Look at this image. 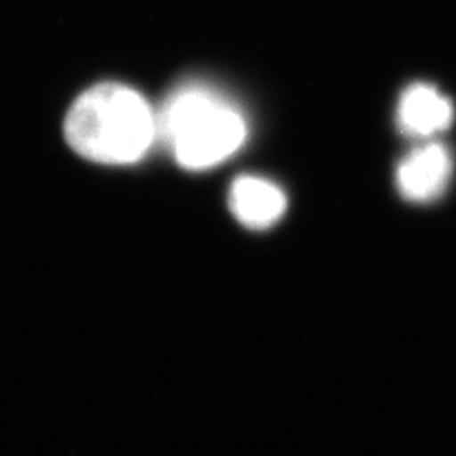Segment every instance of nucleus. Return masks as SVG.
<instances>
[{
	"mask_svg": "<svg viewBox=\"0 0 456 456\" xmlns=\"http://www.w3.org/2000/svg\"><path fill=\"white\" fill-rule=\"evenodd\" d=\"M451 177L452 156L439 142H428V145L412 149L399 162L395 171L397 191L409 202L419 204L432 202L444 194Z\"/></svg>",
	"mask_w": 456,
	"mask_h": 456,
	"instance_id": "3",
	"label": "nucleus"
},
{
	"mask_svg": "<svg viewBox=\"0 0 456 456\" xmlns=\"http://www.w3.org/2000/svg\"><path fill=\"white\" fill-rule=\"evenodd\" d=\"M228 206L232 216L253 231L274 226L288 209V196L276 183L259 175H240L234 179Z\"/></svg>",
	"mask_w": 456,
	"mask_h": 456,
	"instance_id": "4",
	"label": "nucleus"
},
{
	"mask_svg": "<svg viewBox=\"0 0 456 456\" xmlns=\"http://www.w3.org/2000/svg\"><path fill=\"white\" fill-rule=\"evenodd\" d=\"M159 137L181 167L209 169L236 154L248 139L241 110L208 84H184L159 114Z\"/></svg>",
	"mask_w": 456,
	"mask_h": 456,
	"instance_id": "2",
	"label": "nucleus"
},
{
	"mask_svg": "<svg viewBox=\"0 0 456 456\" xmlns=\"http://www.w3.org/2000/svg\"><path fill=\"white\" fill-rule=\"evenodd\" d=\"M454 109L430 84H412L399 97L397 126L409 137H432L451 126Z\"/></svg>",
	"mask_w": 456,
	"mask_h": 456,
	"instance_id": "5",
	"label": "nucleus"
},
{
	"mask_svg": "<svg viewBox=\"0 0 456 456\" xmlns=\"http://www.w3.org/2000/svg\"><path fill=\"white\" fill-rule=\"evenodd\" d=\"M65 137L99 164H135L159 137V114L134 88L107 82L84 92L65 118Z\"/></svg>",
	"mask_w": 456,
	"mask_h": 456,
	"instance_id": "1",
	"label": "nucleus"
}]
</instances>
